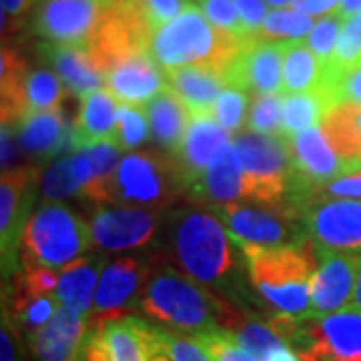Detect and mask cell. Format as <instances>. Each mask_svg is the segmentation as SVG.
I'll use <instances>...</instances> for the list:
<instances>
[{"label":"cell","mask_w":361,"mask_h":361,"mask_svg":"<svg viewBox=\"0 0 361 361\" xmlns=\"http://www.w3.org/2000/svg\"><path fill=\"white\" fill-rule=\"evenodd\" d=\"M165 241L183 273L197 283L235 297L241 289V265L235 241L213 211L179 209L169 215Z\"/></svg>","instance_id":"cell-1"},{"label":"cell","mask_w":361,"mask_h":361,"mask_svg":"<svg viewBox=\"0 0 361 361\" xmlns=\"http://www.w3.org/2000/svg\"><path fill=\"white\" fill-rule=\"evenodd\" d=\"M249 283L277 315L310 319L311 277L319 251L311 239L279 247H241Z\"/></svg>","instance_id":"cell-2"},{"label":"cell","mask_w":361,"mask_h":361,"mask_svg":"<svg viewBox=\"0 0 361 361\" xmlns=\"http://www.w3.org/2000/svg\"><path fill=\"white\" fill-rule=\"evenodd\" d=\"M139 310L159 325L189 336L221 327V317L227 315V307L205 285L171 265L149 271Z\"/></svg>","instance_id":"cell-3"},{"label":"cell","mask_w":361,"mask_h":361,"mask_svg":"<svg viewBox=\"0 0 361 361\" xmlns=\"http://www.w3.org/2000/svg\"><path fill=\"white\" fill-rule=\"evenodd\" d=\"M243 47V40L233 39L217 30L195 4V0L169 25L153 32L149 52L163 71L183 66H209L223 71Z\"/></svg>","instance_id":"cell-4"},{"label":"cell","mask_w":361,"mask_h":361,"mask_svg":"<svg viewBox=\"0 0 361 361\" xmlns=\"http://www.w3.org/2000/svg\"><path fill=\"white\" fill-rule=\"evenodd\" d=\"M92 247L90 225L59 201H47L26 223L20 261L23 265H42L65 269Z\"/></svg>","instance_id":"cell-5"},{"label":"cell","mask_w":361,"mask_h":361,"mask_svg":"<svg viewBox=\"0 0 361 361\" xmlns=\"http://www.w3.org/2000/svg\"><path fill=\"white\" fill-rule=\"evenodd\" d=\"M233 147L243 165L245 199L269 205L291 201L295 175L289 137L245 130L233 137Z\"/></svg>","instance_id":"cell-6"},{"label":"cell","mask_w":361,"mask_h":361,"mask_svg":"<svg viewBox=\"0 0 361 361\" xmlns=\"http://www.w3.org/2000/svg\"><path fill=\"white\" fill-rule=\"evenodd\" d=\"M185 189L173 159L151 153L121 157L115 173L104 185L101 203L141 207L151 211L167 209Z\"/></svg>","instance_id":"cell-7"},{"label":"cell","mask_w":361,"mask_h":361,"mask_svg":"<svg viewBox=\"0 0 361 361\" xmlns=\"http://www.w3.org/2000/svg\"><path fill=\"white\" fill-rule=\"evenodd\" d=\"M213 213L223 221L239 247H279L303 239V223L293 199L283 205L251 201L213 205Z\"/></svg>","instance_id":"cell-8"},{"label":"cell","mask_w":361,"mask_h":361,"mask_svg":"<svg viewBox=\"0 0 361 361\" xmlns=\"http://www.w3.org/2000/svg\"><path fill=\"white\" fill-rule=\"evenodd\" d=\"M2 125L16 127L23 118L59 109L66 97L65 82L47 68L26 71V63L14 49L2 47Z\"/></svg>","instance_id":"cell-9"},{"label":"cell","mask_w":361,"mask_h":361,"mask_svg":"<svg viewBox=\"0 0 361 361\" xmlns=\"http://www.w3.org/2000/svg\"><path fill=\"white\" fill-rule=\"evenodd\" d=\"M291 199L303 231L317 249L361 255V199H327L315 193Z\"/></svg>","instance_id":"cell-10"},{"label":"cell","mask_w":361,"mask_h":361,"mask_svg":"<svg viewBox=\"0 0 361 361\" xmlns=\"http://www.w3.org/2000/svg\"><path fill=\"white\" fill-rule=\"evenodd\" d=\"M104 0H37L32 30L44 42L87 47L103 16Z\"/></svg>","instance_id":"cell-11"},{"label":"cell","mask_w":361,"mask_h":361,"mask_svg":"<svg viewBox=\"0 0 361 361\" xmlns=\"http://www.w3.org/2000/svg\"><path fill=\"white\" fill-rule=\"evenodd\" d=\"M37 175L25 167L2 173L0 180V247H2V275L14 271L16 259L20 257V245L30 209L35 201Z\"/></svg>","instance_id":"cell-12"},{"label":"cell","mask_w":361,"mask_h":361,"mask_svg":"<svg viewBox=\"0 0 361 361\" xmlns=\"http://www.w3.org/2000/svg\"><path fill=\"white\" fill-rule=\"evenodd\" d=\"M299 345L315 361H361V311L355 307L305 319Z\"/></svg>","instance_id":"cell-13"},{"label":"cell","mask_w":361,"mask_h":361,"mask_svg":"<svg viewBox=\"0 0 361 361\" xmlns=\"http://www.w3.org/2000/svg\"><path fill=\"white\" fill-rule=\"evenodd\" d=\"M225 85L251 94L283 92V42L251 39L223 71Z\"/></svg>","instance_id":"cell-14"},{"label":"cell","mask_w":361,"mask_h":361,"mask_svg":"<svg viewBox=\"0 0 361 361\" xmlns=\"http://www.w3.org/2000/svg\"><path fill=\"white\" fill-rule=\"evenodd\" d=\"M147 279L149 267L135 257H121L103 267L89 315L90 325L127 317L125 313L139 305Z\"/></svg>","instance_id":"cell-15"},{"label":"cell","mask_w":361,"mask_h":361,"mask_svg":"<svg viewBox=\"0 0 361 361\" xmlns=\"http://www.w3.org/2000/svg\"><path fill=\"white\" fill-rule=\"evenodd\" d=\"M291 159L295 175L291 197L307 195L341 175L355 173L349 163L337 155L319 125L291 137Z\"/></svg>","instance_id":"cell-16"},{"label":"cell","mask_w":361,"mask_h":361,"mask_svg":"<svg viewBox=\"0 0 361 361\" xmlns=\"http://www.w3.org/2000/svg\"><path fill=\"white\" fill-rule=\"evenodd\" d=\"M159 213L141 207H104L90 221L92 245L104 251H129L153 243Z\"/></svg>","instance_id":"cell-17"},{"label":"cell","mask_w":361,"mask_h":361,"mask_svg":"<svg viewBox=\"0 0 361 361\" xmlns=\"http://www.w3.org/2000/svg\"><path fill=\"white\" fill-rule=\"evenodd\" d=\"M319 251V261L311 277V317L319 319L351 305L360 255ZM310 317V319H311Z\"/></svg>","instance_id":"cell-18"},{"label":"cell","mask_w":361,"mask_h":361,"mask_svg":"<svg viewBox=\"0 0 361 361\" xmlns=\"http://www.w3.org/2000/svg\"><path fill=\"white\" fill-rule=\"evenodd\" d=\"M229 142V133L221 127L215 116L191 115L183 141L171 155L185 189H191V185L211 167Z\"/></svg>","instance_id":"cell-19"},{"label":"cell","mask_w":361,"mask_h":361,"mask_svg":"<svg viewBox=\"0 0 361 361\" xmlns=\"http://www.w3.org/2000/svg\"><path fill=\"white\" fill-rule=\"evenodd\" d=\"M104 87L118 103L145 106L167 89V73L149 51L135 52L106 73Z\"/></svg>","instance_id":"cell-20"},{"label":"cell","mask_w":361,"mask_h":361,"mask_svg":"<svg viewBox=\"0 0 361 361\" xmlns=\"http://www.w3.org/2000/svg\"><path fill=\"white\" fill-rule=\"evenodd\" d=\"M89 327V317L59 303L51 322L26 337V343L37 361H78Z\"/></svg>","instance_id":"cell-21"},{"label":"cell","mask_w":361,"mask_h":361,"mask_svg":"<svg viewBox=\"0 0 361 361\" xmlns=\"http://www.w3.org/2000/svg\"><path fill=\"white\" fill-rule=\"evenodd\" d=\"M78 361H149L133 315L90 325Z\"/></svg>","instance_id":"cell-22"},{"label":"cell","mask_w":361,"mask_h":361,"mask_svg":"<svg viewBox=\"0 0 361 361\" xmlns=\"http://www.w3.org/2000/svg\"><path fill=\"white\" fill-rule=\"evenodd\" d=\"M16 135L23 155L52 159L65 151H75L73 125L66 123L61 109L28 115L16 125Z\"/></svg>","instance_id":"cell-23"},{"label":"cell","mask_w":361,"mask_h":361,"mask_svg":"<svg viewBox=\"0 0 361 361\" xmlns=\"http://www.w3.org/2000/svg\"><path fill=\"white\" fill-rule=\"evenodd\" d=\"M39 52L42 59L54 68L59 78L65 82L68 92L85 97L89 92L103 89L106 77L94 65L87 47L78 44H56V42H40Z\"/></svg>","instance_id":"cell-24"},{"label":"cell","mask_w":361,"mask_h":361,"mask_svg":"<svg viewBox=\"0 0 361 361\" xmlns=\"http://www.w3.org/2000/svg\"><path fill=\"white\" fill-rule=\"evenodd\" d=\"M167 87L191 111V115H213L219 94L227 89L221 71L209 66H183L165 71Z\"/></svg>","instance_id":"cell-25"},{"label":"cell","mask_w":361,"mask_h":361,"mask_svg":"<svg viewBox=\"0 0 361 361\" xmlns=\"http://www.w3.org/2000/svg\"><path fill=\"white\" fill-rule=\"evenodd\" d=\"M191 191L215 205L245 199V175L239 155L233 147V139L211 163V167L191 185Z\"/></svg>","instance_id":"cell-26"},{"label":"cell","mask_w":361,"mask_h":361,"mask_svg":"<svg viewBox=\"0 0 361 361\" xmlns=\"http://www.w3.org/2000/svg\"><path fill=\"white\" fill-rule=\"evenodd\" d=\"M97 180V169L90 155L80 149L75 155L54 161L39 180L40 193L47 201H63L68 197H85Z\"/></svg>","instance_id":"cell-27"},{"label":"cell","mask_w":361,"mask_h":361,"mask_svg":"<svg viewBox=\"0 0 361 361\" xmlns=\"http://www.w3.org/2000/svg\"><path fill=\"white\" fill-rule=\"evenodd\" d=\"M116 99L106 89H99L80 97L77 121L73 125L75 151L113 139L116 127Z\"/></svg>","instance_id":"cell-28"},{"label":"cell","mask_w":361,"mask_h":361,"mask_svg":"<svg viewBox=\"0 0 361 361\" xmlns=\"http://www.w3.org/2000/svg\"><path fill=\"white\" fill-rule=\"evenodd\" d=\"M145 111L151 127V137L159 147L173 155L191 123V111L169 87L145 104Z\"/></svg>","instance_id":"cell-29"},{"label":"cell","mask_w":361,"mask_h":361,"mask_svg":"<svg viewBox=\"0 0 361 361\" xmlns=\"http://www.w3.org/2000/svg\"><path fill=\"white\" fill-rule=\"evenodd\" d=\"M101 265L99 257H80L61 269V279L56 287V301L63 303L68 310L77 311L80 315L89 317L94 303L97 285L101 279Z\"/></svg>","instance_id":"cell-30"},{"label":"cell","mask_w":361,"mask_h":361,"mask_svg":"<svg viewBox=\"0 0 361 361\" xmlns=\"http://www.w3.org/2000/svg\"><path fill=\"white\" fill-rule=\"evenodd\" d=\"M133 322L141 334L149 361H211L193 336H183L180 331L169 329L165 325H153L135 315Z\"/></svg>","instance_id":"cell-31"},{"label":"cell","mask_w":361,"mask_h":361,"mask_svg":"<svg viewBox=\"0 0 361 361\" xmlns=\"http://www.w3.org/2000/svg\"><path fill=\"white\" fill-rule=\"evenodd\" d=\"M327 71L305 40L283 42V94L319 90Z\"/></svg>","instance_id":"cell-32"},{"label":"cell","mask_w":361,"mask_h":361,"mask_svg":"<svg viewBox=\"0 0 361 361\" xmlns=\"http://www.w3.org/2000/svg\"><path fill=\"white\" fill-rule=\"evenodd\" d=\"M331 109L322 90L285 94L281 109V129L285 137H295L297 133L322 125L325 113Z\"/></svg>","instance_id":"cell-33"},{"label":"cell","mask_w":361,"mask_h":361,"mask_svg":"<svg viewBox=\"0 0 361 361\" xmlns=\"http://www.w3.org/2000/svg\"><path fill=\"white\" fill-rule=\"evenodd\" d=\"M313 25H315L313 16L297 13L293 8H289V6L287 8H271L255 39L273 40V42L305 40Z\"/></svg>","instance_id":"cell-34"},{"label":"cell","mask_w":361,"mask_h":361,"mask_svg":"<svg viewBox=\"0 0 361 361\" xmlns=\"http://www.w3.org/2000/svg\"><path fill=\"white\" fill-rule=\"evenodd\" d=\"M231 337L241 345L247 349L251 355H255L259 361H265V357L269 355L273 349L283 348L289 345L283 339V336L273 327V323H263V322H243L237 327H225Z\"/></svg>","instance_id":"cell-35"},{"label":"cell","mask_w":361,"mask_h":361,"mask_svg":"<svg viewBox=\"0 0 361 361\" xmlns=\"http://www.w3.org/2000/svg\"><path fill=\"white\" fill-rule=\"evenodd\" d=\"M149 133H151V127H149L145 106L118 103L115 135L111 141L115 142L121 151H133L141 147L142 142L149 139Z\"/></svg>","instance_id":"cell-36"},{"label":"cell","mask_w":361,"mask_h":361,"mask_svg":"<svg viewBox=\"0 0 361 361\" xmlns=\"http://www.w3.org/2000/svg\"><path fill=\"white\" fill-rule=\"evenodd\" d=\"M56 297H20L14 295L13 311H8L11 319L18 327V331H25V337L35 334L42 325L51 322L54 311H56ZM6 310V307H2Z\"/></svg>","instance_id":"cell-37"},{"label":"cell","mask_w":361,"mask_h":361,"mask_svg":"<svg viewBox=\"0 0 361 361\" xmlns=\"http://www.w3.org/2000/svg\"><path fill=\"white\" fill-rule=\"evenodd\" d=\"M283 92L279 94H253L247 113V127L253 133L263 135H283L281 129V109Z\"/></svg>","instance_id":"cell-38"},{"label":"cell","mask_w":361,"mask_h":361,"mask_svg":"<svg viewBox=\"0 0 361 361\" xmlns=\"http://www.w3.org/2000/svg\"><path fill=\"white\" fill-rule=\"evenodd\" d=\"M319 90L331 106L336 104L361 106V63L349 66L341 73H327L325 82Z\"/></svg>","instance_id":"cell-39"},{"label":"cell","mask_w":361,"mask_h":361,"mask_svg":"<svg viewBox=\"0 0 361 361\" xmlns=\"http://www.w3.org/2000/svg\"><path fill=\"white\" fill-rule=\"evenodd\" d=\"M341 25H343V18L337 13L319 16L311 28V32L307 35V39H305L307 47L322 61L325 71H329V65L334 61V52H336L337 40H339Z\"/></svg>","instance_id":"cell-40"},{"label":"cell","mask_w":361,"mask_h":361,"mask_svg":"<svg viewBox=\"0 0 361 361\" xmlns=\"http://www.w3.org/2000/svg\"><path fill=\"white\" fill-rule=\"evenodd\" d=\"M361 63V14L343 18L339 40H337L334 61L327 73H341L349 66Z\"/></svg>","instance_id":"cell-41"},{"label":"cell","mask_w":361,"mask_h":361,"mask_svg":"<svg viewBox=\"0 0 361 361\" xmlns=\"http://www.w3.org/2000/svg\"><path fill=\"white\" fill-rule=\"evenodd\" d=\"M61 273L42 265H23L14 277V295L47 297L56 295Z\"/></svg>","instance_id":"cell-42"},{"label":"cell","mask_w":361,"mask_h":361,"mask_svg":"<svg viewBox=\"0 0 361 361\" xmlns=\"http://www.w3.org/2000/svg\"><path fill=\"white\" fill-rule=\"evenodd\" d=\"M195 4L201 8L207 20L217 30L243 42L249 40L245 26L241 23V16L237 13L235 0H195Z\"/></svg>","instance_id":"cell-43"},{"label":"cell","mask_w":361,"mask_h":361,"mask_svg":"<svg viewBox=\"0 0 361 361\" xmlns=\"http://www.w3.org/2000/svg\"><path fill=\"white\" fill-rule=\"evenodd\" d=\"M247 106H249V97L245 90L227 87L215 103L213 116L229 135H237L243 129V125H247Z\"/></svg>","instance_id":"cell-44"},{"label":"cell","mask_w":361,"mask_h":361,"mask_svg":"<svg viewBox=\"0 0 361 361\" xmlns=\"http://www.w3.org/2000/svg\"><path fill=\"white\" fill-rule=\"evenodd\" d=\"M193 337L205 349L211 361H259L255 355H251L247 349L241 348L225 327H215L211 331H203Z\"/></svg>","instance_id":"cell-45"},{"label":"cell","mask_w":361,"mask_h":361,"mask_svg":"<svg viewBox=\"0 0 361 361\" xmlns=\"http://www.w3.org/2000/svg\"><path fill=\"white\" fill-rule=\"evenodd\" d=\"M151 32L175 20L193 0H133ZM153 37V35H151Z\"/></svg>","instance_id":"cell-46"},{"label":"cell","mask_w":361,"mask_h":361,"mask_svg":"<svg viewBox=\"0 0 361 361\" xmlns=\"http://www.w3.org/2000/svg\"><path fill=\"white\" fill-rule=\"evenodd\" d=\"M0 361H25V343L18 336V327L11 319L8 311L2 310L0 327Z\"/></svg>","instance_id":"cell-47"},{"label":"cell","mask_w":361,"mask_h":361,"mask_svg":"<svg viewBox=\"0 0 361 361\" xmlns=\"http://www.w3.org/2000/svg\"><path fill=\"white\" fill-rule=\"evenodd\" d=\"M311 193L329 197V199H361V171L341 175Z\"/></svg>","instance_id":"cell-48"},{"label":"cell","mask_w":361,"mask_h":361,"mask_svg":"<svg viewBox=\"0 0 361 361\" xmlns=\"http://www.w3.org/2000/svg\"><path fill=\"white\" fill-rule=\"evenodd\" d=\"M237 13L241 16V23L245 26L249 40L255 39L263 26V20L269 13V4L265 0H235Z\"/></svg>","instance_id":"cell-49"},{"label":"cell","mask_w":361,"mask_h":361,"mask_svg":"<svg viewBox=\"0 0 361 361\" xmlns=\"http://www.w3.org/2000/svg\"><path fill=\"white\" fill-rule=\"evenodd\" d=\"M20 155H23V151H20V145H18L16 127L2 125V173L18 169L16 163H18Z\"/></svg>","instance_id":"cell-50"},{"label":"cell","mask_w":361,"mask_h":361,"mask_svg":"<svg viewBox=\"0 0 361 361\" xmlns=\"http://www.w3.org/2000/svg\"><path fill=\"white\" fill-rule=\"evenodd\" d=\"M339 2L341 0H291L289 8L307 14V16H325V14L336 13Z\"/></svg>","instance_id":"cell-51"},{"label":"cell","mask_w":361,"mask_h":361,"mask_svg":"<svg viewBox=\"0 0 361 361\" xmlns=\"http://www.w3.org/2000/svg\"><path fill=\"white\" fill-rule=\"evenodd\" d=\"M37 0H2V26L11 20L13 25L18 23V18L35 6Z\"/></svg>","instance_id":"cell-52"},{"label":"cell","mask_w":361,"mask_h":361,"mask_svg":"<svg viewBox=\"0 0 361 361\" xmlns=\"http://www.w3.org/2000/svg\"><path fill=\"white\" fill-rule=\"evenodd\" d=\"M265 361H303L301 355L291 349V345H283V348H277L271 351L269 355L265 357Z\"/></svg>","instance_id":"cell-53"},{"label":"cell","mask_w":361,"mask_h":361,"mask_svg":"<svg viewBox=\"0 0 361 361\" xmlns=\"http://www.w3.org/2000/svg\"><path fill=\"white\" fill-rule=\"evenodd\" d=\"M336 13L341 18H349L353 14H361V0H341L339 6L336 8Z\"/></svg>","instance_id":"cell-54"},{"label":"cell","mask_w":361,"mask_h":361,"mask_svg":"<svg viewBox=\"0 0 361 361\" xmlns=\"http://www.w3.org/2000/svg\"><path fill=\"white\" fill-rule=\"evenodd\" d=\"M349 109H351V123H353V130H355V137H357V141L361 145V106H351L349 104Z\"/></svg>","instance_id":"cell-55"},{"label":"cell","mask_w":361,"mask_h":361,"mask_svg":"<svg viewBox=\"0 0 361 361\" xmlns=\"http://www.w3.org/2000/svg\"><path fill=\"white\" fill-rule=\"evenodd\" d=\"M349 307H355L361 311V255H360V267H357V281H355V291H353V299H351V305Z\"/></svg>","instance_id":"cell-56"},{"label":"cell","mask_w":361,"mask_h":361,"mask_svg":"<svg viewBox=\"0 0 361 361\" xmlns=\"http://www.w3.org/2000/svg\"><path fill=\"white\" fill-rule=\"evenodd\" d=\"M269 4V8H287L291 4V0H265Z\"/></svg>","instance_id":"cell-57"},{"label":"cell","mask_w":361,"mask_h":361,"mask_svg":"<svg viewBox=\"0 0 361 361\" xmlns=\"http://www.w3.org/2000/svg\"><path fill=\"white\" fill-rule=\"evenodd\" d=\"M299 355H301V353H299ZM301 360H303V361H315V360H311V357H307V355H301Z\"/></svg>","instance_id":"cell-58"},{"label":"cell","mask_w":361,"mask_h":361,"mask_svg":"<svg viewBox=\"0 0 361 361\" xmlns=\"http://www.w3.org/2000/svg\"><path fill=\"white\" fill-rule=\"evenodd\" d=\"M104 2H109V0H104Z\"/></svg>","instance_id":"cell-59"}]
</instances>
